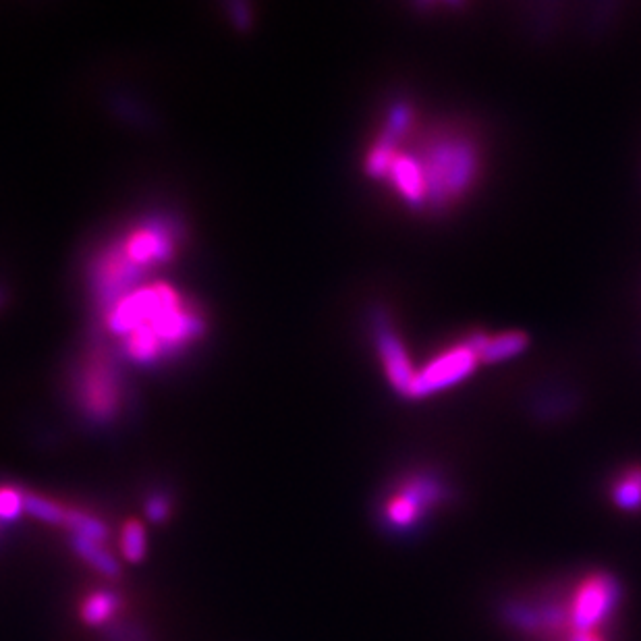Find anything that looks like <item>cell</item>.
<instances>
[{"mask_svg":"<svg viewBox=\"0 0 641 641\" xmlns=\"http://www.w3.org/2000/svg\"><path fill=\"white\" fill-rule=\"evenodd\" d=\"M478 169V158L473 146L467 142H455L451 148V162H449V195H459L471 183L473 175Z\"/></svg>","mask_w":641,"mask_h":641,"instance_id":"cell-8","label":"cell"},{"mask_svg":"<svg viewBox=\"0 0 641 641\" xmlns=\"http://www.w3.org/2000/svg\"><path fill=\"white\" fill-rule=\"evenodd\" d=\"M438 498V486L432 480H413L384 505V521L393 529H409L420 521L426 509Z\"/></svg>","mask_w":641,"mask_h":641,"instance_id":"cell-2","label":"cell"},{"mask_svg":"<svg viewBox=\"0 0 641 641\" xmlns=\"http://www.w3.org/2000/svg\"><path fill=\"white\" fill-rule=\"evenodd\" d=\"M453 144H438L430 150L428 162L424 166V183H426V202L434 208L447 204L449 198V162H451Z\"/></svg>","mask_w":641,"mask_h":641,"instance_id":"cell-6","label":"cell"},{"mask_svg":"<svg viewBox=\"0 0 641 641\" xmlns=\"http://www.w3.org/2000/svg\"><path fill=\"white\" fill-rule=\"evenodd\" d=\"M25 513L50 525H65V517H67V509L54 503V500H48L36 494H25Z\"/></svg>","mask_w":641,"mask_h":641,"instance_id":"cell-14","label":"cell"},{"mask_svg":"<svg viewBox=\"0 0 641 641\" xmlns=\"http://www.w3.org/2000/svg\"><path fill=\"white\" fill-rule=\"evenodd\" d=\"M71 548L73 552L79 556V559L86 561L92 569H96L100 575L113 579L119 577L121 567L117 563V559L113 554H110L102 544L92 542V540H83L77 536H71Z\"/></svg>","mask_w":641,"mask_h":641,"instance_id":"cell-9","label":"cell"},{"mask_svg":"<svg viewBox=\"0 0 641 641\" xmlns=\"http://www.w3.org/2000/svg\"><path fill=\"white\" fill-rule=\"evenodd\" d=\"M173 249V241L169 231L164 227H148L131 235L127 247H125V256L137 266L142 268L152 262H160L164 258H169Z\"/></svg>","mask_w":641,"mask_h":641,"instance_id":"cell-5","label":"cell"},{"mask_svg":"<svg viewBox=\"0 0 641 641\" xmlns=\"http://www.w3.org/2000/svg\"><path fill=\"white\" fill-rule=\"evenodd\" d=\"M119 608V596L108 590L92 592L81 604V619L92 627L104 625L110 617L115 615Z\"/></svg>","mask_w":641,"mask_h":641,"instance_id":"cell-11","label":"cell"},{"mask_svg":"<svg viewBox=\"0 0 641 641\" xmlns=\"http://www.w3.org/2000/svg\"><path fill=\"white\" fill-rule=\"evenodd\" d=\"M65 527L69 529L71 536L92 540L98 544H104L108 538V527L100 519H96L88 513H81V511H67Z\"/></svg>","mask_w":641,"mask_h":641,"instance_id":"cell-12","label":"cell"},{"mask_svg":"<svg viewBox=\"0 0 641 641\" xmlns=\"http://www.w3.org/2000/svg\"><path fill=\"white\" fill-rule=\"evenodd\" d=\"M390 177H393L395 185L403 193V198L413 206L415 210H420L426 202V183H424V171L422 166L409 156H399L393 160L388 169Z\"/></svg>","mask_w":641,"mask_h":641,"instance_id":"cell-7","label":"cell"},{"mask_svg":"<svg viewBox=\"0 0 641 641\" xmlns=\"http://www.w3.org/2000/svg\"><path fill=\"white\" fill-rule=\"evenodd\" d=\"M409 123V110L405 104H397L393 110H390V117L386 123V129L380 137V142L376 144V148L372 150L368 164H366V171L372 177H382L388 173L390 164L395 160V146H397V139L401 137V133L405 131Z\"/></svg>","mask_w":641,"mask_h":641,"instance_id":"cell-4","label":"cell"},{"mask_svg":"<svg viewBox=\"0 0 641 641\" xmlns=\"http://www.w3.org/2000/svg\"><path fill=\"white\" fill-rule=\"evenodd\" d=\"M374 334H376V343H378V351L380 357L384 361V368H386V376L393 384V388L397 390L399 395L407 397L411 384L415 380V372L411 361L401 345V341L395 337L393 328L388 326L386 318L382 314L374 316Z\"/></svg>","mask_w":641,"mask_h":641,"instance_id":"cell-3","label":"cell"},{"mask_svg":"<svg viewBox=\"0 0 641 641\" xmlns=\"http://www.w3.org/2000/svg\"><path fill=\"white\" fill-rule=\"evenodd\" d=\"M148 548V538H146V529L142 523L129 521L125 523L123 532H121V552L129 563H139L144 561Z\"/></svg>","mask_w":641,"mask_h":641,"instance_id":"cell-13","label":"cell"},{"mask_svg":"<svg viewBox=\"0 0 641 641\" xmlns=\"http://www.w3.org/2000/svg\"><path fill=\"white\" fill-rule=\"evenodd\" d=\"M527 345H529V337L525 332H505L496 339H488L486 347L478 353V359L486 366L500 364V361L523 353Z\"/></svg>","mask_w":641,"mask_h":641,"instance_id":"cell-10","label":"cell"},{"mask_svg":"<svg viewBox=\"0 0 641 641\" xmlns=\"http://www.w3.org/2000/svg\"><path fill=\"white\" fill-rule=\"evenodd\" d=\"M615 496H617V503L627 509L639 507L641 505V473H635V476L619 484Z\"/></svg>","mask_w":641,"mask_h":641,"instance_id":"cell-16","label":"cell"},{"mask_svg":"<svg viewBox=\"0 0 641 641\" xmlns=\"http://www.w3.org/2000/svg\"><path fill=\"white\" fill-rule=\"evenodd\" d=\"M478 353L469 345L457 347L434 359L420 374H415L407 399H424L465 380L478 364Z\"/></svg>","mask_w":641,"mask_h":641,"instance_id":"cell-1","label":"cell"},{"mask_svg":"<svg viewBox=\"0 0 641 641\" xmlns=\"http://www.w3.org/2000/svg\"><path fill=\"white\" fill-rule=\"evenodd\" d=\"M146 513H148V519H150V521L162 523L166 517H169V513H171L169 496H164V494H154V496H150L148 505H146Z\"/></svg>","mask_w":641,"mask_h":641,"instance_id":"cell-17","label":"cell"},{"mask_svg":"<svg viewBox=\"0 0 641 641\" xmlns=\"http://www.w3.org/2000/svg\"><path fill=\"white\" fill-rule=\"evenodd\" d=\"M25 513V494L13 486H0V521H15Z\"/></svg>","mask_w":641,"mask_h":641,"instance_id":"cell-15","label":"cell"}]
</instances>
